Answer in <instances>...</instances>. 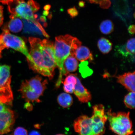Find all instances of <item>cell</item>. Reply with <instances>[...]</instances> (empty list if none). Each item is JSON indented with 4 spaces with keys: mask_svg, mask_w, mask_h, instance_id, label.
<instances>
[{
    "mask_svg": "<svg viewBox=\"0 0 135 135\" xmlns=\"http://www.w3.org/2000/svg\"><path fill=\"white\" fill-rule=\"evenodd\" d=\"M93 109L91 117L80 116L74 121V129L79 135H103L105 132L107 117L104 106L98 104Z\"/></svg>",
    "mask_w": 135,
    "mask_h": 135,
    "instance_id": "obj_1",
    "label": "cell"
},
{
    "mask_svg": "<svg viewBox=\"0 0 135 135\" xmlns=\"http://www.w3.org/2000/svg\"><path fill=\"white\" fill-rule=\"evenodd\" d=\"M78 39L70 35H60L55 38L54 50L56 64L60 71L59 78L55 84L56 88L60 87L64 76L67 75L63 66L64 61L71 53L81 45Z\"/></svg>",
    "mask_w": 135,
    "mask_h": 135,
    "instance_id": "obj_2",
    "label": "cell"
},
{
    "mask_svg": "<svg viewBox=\"0 0 135 135\" xmlns=\"http://www.w3.org/2000/svg\"><path fill=\"white\" fill-rule=\"evenodd\" d=\"M8 5V10L11 13L10 18L18 17L31 21L38 27L41 31L44 29L36 20L37 16L35 14L39 9L40 6L33 0H14Z\"/></svg>",
    "mask_w": 135,
    "mask_h": 135,
    "instance_id": "obj_3",
    "label": "cell"
},
{
    "mask_svg": "<svg viewBox=\"0 0 135 135\" xmlns=\"http://www.w3.org/2000/svg\"><path fill=\"white\" fill-rule=\"evenodd\" d=\"M47 84V80L42 81L41 77L37 76L29 80L23 81L18 91L26 102L40 103V98L43 95Z\"/></svg>",
    "mask_w": 135,
    "mask_h": 135,
    "instance_id": "obj_4",
    "label": "cell"
},
{
    "mask_svg": "<svg viewBox=\"0 0 135 135\" xmlns=\"http://www.w3.org/2000/svg\"><path fill=\"white\" fill-rule=\"evenodd\" d=\"M109 129L117 135H131L133 132L129 112H112L109 109L106 113Z\"/></svg>",
    "mask_w": 135,
    "mask_h": 135,
    "instance_id": "obj_5",
    "label": "cell"
},
{
    "mask_svg": "<svg viewBox=\"0 0 135 135\" xmlns=\"http://www.w3.org/2000/svg\"><path fill=\"white\" fill-rule=\"evenodd\" d=\"M30 44V54L33 62L31 69L34 71L48 77L52 80L54 76L45 66L42 52V40L40 39L30 37L28 39Z\"/></svg>",
    "mask_w": 135,
    "mask_h": 135,
    "instance_id": "obj_6",
    "label": "cell"
},
{
    "mask_svg": "<svg viewBox=\"0 0 135 135\" xmlns=\"http://www.w3.org/2000/svg\"><path fill=\"white\" fill-rule=\"evenodd\" d=\"M11 79V67L0 65V102L7 105H12L13 98Z\"/></svg>",
    "mask_w": 135,
    "mask_h": 135,
    "instance_id": "obj_7",
    "label": "cell"
},
{
    "mask_svg": "<svg viewBox=\"0 0 135 135\" xmlns=\"http://www.w3.org/2000/svg\"><path fill=\"white\" fill-rule=\"evenodd\" d=\"M42 52L45 66L54 76L57 66L53 42L46 39L42 40Z\"/></svg>",
    "mask_w": 135,
    "mask_h": 135,
    "instance_id": "obj_8",
    "label": "cell"
},
{
    "mask_svg": "<svg viewBox=\"0 0 135 135\" xmlns=\"http://www.w3.org/2000/svg\"><path fill=\"white\" fill-rule=\"evenodd\" d=\"M15 119L13 111L0 102V134H6L11 131Z\"/></svg>",
    "mask_w": 135,
    "mask_h": 135,
    "instance_id": "obj_9",
    "label": "cell"
},
{
    "mask_svg": "<svg viewBox=\"0 0 135 135\" xmlns=\"http://www.w3.org/2000/svg\"><path fill=\"white\" fill-rule=\"evenodd\" d=\"M76 77L77 82L73 93L80 102L84 103L88 102L91 99V94L82 85L80 79L76 75Z\"/></svg>",
    "mask_w": 135,
    "mask_h": 135,
    "instance_id": "obj_10",
    "label": "cell"
},
{
    "mask_svg": "<svg viewBox=\"0 0 135 135\" xmlns=\"http://www.w3.org/2000/svg\"><path fill=\"white\" fill-rule=\"evenodd\" d=\"M117 82L122 84L127 90L135 92V72H128L116 77Z\"/></svg>",
    "mask_w": 135,
    "mask_h": 135,
    "instance_id": "obj_11",
    "label": "cell"
},
{
    "mask_svg": "<svg viewBox=\"0 0 135 135\" xmlns=\"http://www.w3.org/2000/svg\"><path fill=\"white\" fill-rule=\"evenodd\" d=\"M135 38H132L124 45L118 47V51L125 58H129L132 61L135 60Z\"/></svg>",
    "mask_w": 135,
    "mask_h": 135,
    "instance_id": "obj_12",
    "label": "cell"
},
{
    "mask_svg": "<svg viewBox=\"0 0 135 135\" xmlns=\"http://www.w3.org/2000/svg\"><path fill=\"white\" fill-rule=\"evenodd\" d=\"M79 63L75 55L70 54L64 61L63 66L67 75L71 72H74L77 70Z\"/></svg>",
    "mask_w": 135,
    "mask_h": 135,
    "instance_id": "obj_13",
    "label": "cell"
},
{
    "mask_svg": "<svg viewBox=\"0 0 135 135\" xmlns=\"http://www.w3.org/2000/svg\"><path fill=\"white\" fill-rule=\"evenodd\" d=\"M76 58L81 62L84 61L89 60H93V55L90 50L85 46H80L75 50Z\"/></svg>",
    "mask_w": 135,
    "mask_h": 135,
    "instance_id": "obj_14",
    "label": "cell"
},
{
    "mask_svg": "<svg viewBox=\"0 0 135 135\" xmlns=\"http://www.w3.org/2000/svg\"><path fill=\"white\" fill-rule=\"evenodd\" d=\"M58 103L64 108H68L71 106L73 103V99L70 94L66 93H62L57 98Z\"/></svg>",
    "mask_w": 135,
    "mask_h": 135,
    "instance_id": "obj_15",
    "label": "cell"
},
{
    "mask_svg": "<svg viewBox=\"0 0 135 135\" xmlns=\"http://www.w3.org/2000/svg\"><path fill=\"white\" fill-rule=\"evenodd\" d=\"M97 45L99 50L104 54L109 53L112 49V43L108 39L104 37L99 39Z\"/></svg>",
    "mask_w": 135,
    "mask_h": 135,
    "instance_id": "obj_16",
    "label": "cell"
},
{
    "mask_svg": "<svg viewBox=\"0 0 135 135\" xmlns=\"http://www.w3.org/2000/svg\"><path fill=\"white\" fill-rule=\"evenodd\" d=\"M11 20L8 22V29L13 33H18L22 29V22L18 17L11 18Z\"/></svg>",
    "mask_w": 135,
    "mask_h": 135,
    "instance_id": "obj_17",
    "label": "cell"
},
{
    "mask_svg": "<svg viewBox=\"0 0 135 135\" xmlns=\"http://www.w3.org/2000/svg\"><path fill=\"white\" fill-rule=\"evenodd\" d=\"M114 26L113 22L110 20L103 21L99 26L101 33L104 35H109L113 31Z\"/></svg>",
    "mask_w": 135,
    "mask_h": 135,
    "instance_id": "obj_18",
    "label": "cell"
},
{
    "mask_svg": "<svg viewBox=\"0 0 135 135\" xmlns=\"http://www.w3.org/2000/svg\"><path fill=\"white\" fill-rule=\"evenodd\" d=\"M124 102L129 108L133 109L135 108V92H131L125 97Z\"/></svg>",
    "mask_w": 135,
    "mask_h": 135,
    "instance_id": "obj_19",
    "label": "cell"
},
{
    "mask_svg": "<svg viewBox=\"0 0 135 135\" xmlns=\"http://www.w3.org/2000/svg\"><path fill=\"white\" fill-rule=\"evenodd\" d=\"M91 3L99 4L100 7L104 9H107L111 4L110 0H87Z\"/></svg>",
    "mask_w": 135,
    "mask_h": 135,
    "instance_id": "obj_20",
    "label": "cell"
},
{
    "mask_svg": "<svg viewBox=\"0 0 135 135\" xmlns=\"http://www.w3.org/2000/svg\"><path fill=\"white\" fill-rule=\"evenodd\" d=\"M75 84L71 83H64V89L66 93L72 94L74 92Z\"/></svg>",
    "mask_w": 135,
    "mask_h": 135,
    "instance_id": "obj_21",
    "label": "cell"
},
{
    "mask_svg": "<svg viewBox=\"0 0 135 135\" xmlns=\"http://www.w3.org/2000/svg\"><path fill=\"white\" fill-rule=\"evenodd\" d=\"M13 135H28V132L25 128L19 127L15 129Z\"/></svg>",
    "mask_w": 135,
    "mask_h": 135,
    "instance_id": "obj_22",
    "label": "cell"
},
{
    "mask_svg": "<svg viewBox=\"0 0 135 135\" xmlns=\"http://www.w3.org/2000/svg\"><path fill=\"white\" fill-rule=\"evenodd\" d=\"M67 11L68 13L72 18L75 17L78 15V11L75 7L69 8Z\"/></svg>",
    "mask_w": 135,
    "mask_h": 135,
    "instance_id": "obj_23",
    "label": "cell"
},
{
    "mask_svg": "<svg viewBox=\"0 0 135 135\" xmlns=\"http://www.w3.org/2000/svg\"><path fill=\"white\" fill-rule=\"evenodd\" d=\"M3 9V7L2 6H0V27L2 25L3 20H4Z\"/></svg>",
    "mask_w": 135,
    "mask_h": 135,
    "instance_id": "obj_24",
    "label": "cell"
},
{
    "mask_svg": "<svg viewBox=\"0 0 135 135\" xmlns=\"http://www.w3.org/2000/svg\"><path fill=\"white\" fill-rule=\"evenodd\" d=\"M129 32L131 35L134 34L135 33V27L134 25H132L129 27L128 29Z\"/></svg>",
    "mask_w": 135,
    "mask_h": 135,
    "instance_id": "obj_25",
    "label": "cell"
},
{
    "mask_svg": "<svg viewBox=\"0 0 135 135\" xmlns=\"http://www.w3.org/2000/svg\"><path fill=\"white\" fill-rule=\"evenodd\" d=\"M13 1L14 0H0V2L2 3L3 4L8 5Z\"/></svg>",
    "mask_w": 135,
    "mask_h": 135,
    "instance_id": "obj_26",
    "label": "cell"
},
{
    "mask_svg": "<svg viewBox=\"0 0 135 135\" xmlns=\"http://www.w3.org/2000/svg\"><path fill=\"white\" fill-rule=\"evenodd\" d=\"M25 107L28 110H31L32 109V106L29 102H27V103L25 104Z\"/></svg>",
    "mask_w": 135,
    "mask_h": 135,
    "instance_id": "obj_27",
    "label": "cell"
},
{
    "mask_svg": "<svg viewBox=\"0 0 135 135\" xmlns=\"http://www.w3.org/2000/svg\"><path fill=\"white\" fill-rule=\"evenodd\" d=\"M29 135H41L40 133L36 131H33L30 132Z\"/></svg>",
    "mask_w": 135,
    "mask_h": 135,
    "instance_id": "obj_28",
    "label": "cell"
},
{
    "mask_svg": "<svg viewBox=\"0 0 135 135\" xmlns=\"http://www.w3.org/2000/svg\"><path fill=\"white\" fill-rule=\"evenodd\" d=\"M79 6H80V7H83L84 6H85V2L83 1H80L79 2Z\"/></svg>",
    "mask_w": 135,
    "mask_h": 135,
    "instance_id": "obj_29",
    "label": "cell"
},
{
    "mask_svg": "<svg viewBox=\"0 0 135 135\" xmlns=\"http://www.w3.org/2000/svg\"><path fill=\"white\" fill-rule=\"evenodd\" d=\"M50 5H47L45 6L44 7V9L45 11H48L50 9Z\"/></svg>",
    "mask_w": 135,
    "mask_h": 135,
    "instance_id": "obj_30",
    "label": "cell"
},
{
    "mask_svg": "<svg viewBox=\"0 0 135 135\" xmlns=\"http://www.w3.org/2000/svg\"><path fill=\"white\" fill-rule=\"evenodd\" d=\"M56 135H65L64 134H56Z\"/></svg>",
    "mask_w": 135,
    "mask_h": 135,
    "instance_id": "obj_31",
    "label": "cell"
}]
</instances>
